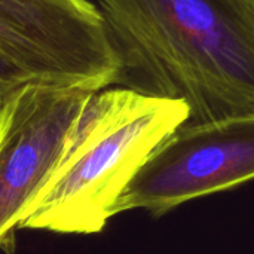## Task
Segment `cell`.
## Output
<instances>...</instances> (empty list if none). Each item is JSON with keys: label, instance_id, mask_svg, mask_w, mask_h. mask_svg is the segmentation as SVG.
Listing matches in <instances>:
<instances>
[{"label": "cell", "instance_id": "cell-1", "mask_svg": "<svg viewBox=\"0 0 254 254\" xmlns=\"http://www.w3.org/2000/svg\"><path fill=\"white\" fill-rule=\"evenodd\" d=\"M115 85L179 100L186 124L254 115V0H98Z\"/></svg>", "mask_w": 254, "mask_h": 254}, {"label": "cell", "instance_id": "cell-6", "mask_svg": "<svg viewBox=\"0 0 254 254\" xmlns=\"http://www.w3.org/2000/svg\"><path fill=\"white\" fill-rule=\"evenodd\" d=\"M30 80L36 79L0 51V107L16 89Z\"/></svg>", "mask_w": 254, "mask_h": 254}, {"label": "cell", "instance_id": "cell-2", "mask_svg": "<svg viewBox=\"0 0 254 254\" xmlns=\"http://www.w3.org/2000/svg\"><path fill=\"white\" fill-rule=\"evenodd\" d=\"M189 119L179 100L129 88L98 91L89 101L71 144L18 229L63 235L101 232L135 173Z\"/></svg>", "mask_w": 254, "mask_h": 254}, {"label": "cell", "instance_id": "cell-4", "mask_svg": "<svg viewBox=\"0 0 254 254\" xmlns=\"http://www.w3.org/2000/svg\"><path fill=\"white\" fill-rule=\"evenodd\" d=\"M0 51L36 80L98 92L119 74L103 16L88 0H0Z\"/></svg>", "mask_w": 254, "mask_h": 254}, {"label": "cell", "instance_id": "cell-3", "mask_svg": "<svg viewBox=\"0 0 254 254\" xmlns=\"http://www.w3.org/2000/svg\"><path fill=\"white\" fill-rule=\"evenodd\" d=\"M97 92L30 80L0 107V252L13 254L19 222L61 165Z\"/></svg>", "mask_w": 254, "mask_h": 254}, {"label": "cell", "instance_id": "cell-5", "mask_svg": "<svg viewBox=\"0 0 254 254\" xmlns=\"http://www.w3.org/2000/svg\"><path fill=\"white\" fill-rule=\"evenodd\" d=\"M254 180V115L185 124L147 158L119 196L115 214L176 207Z\"/></svg>", "mask_w": 254, "mask_h": 254}]
</instances>
